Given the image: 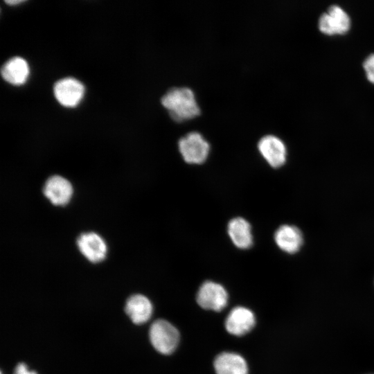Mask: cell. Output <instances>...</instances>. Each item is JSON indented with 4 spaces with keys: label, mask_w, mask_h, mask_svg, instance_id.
<instances>
[{
    "label": "cell",
    "mask_w": 374,
    "mask_h": 374,
    "mask_svg": "<svg viewBox=\"0 0 374 374\" xmlns=\"http://www.w3.org/2000/svg\"><path fill=\"white\" fill-rule=\"evenodd\" d=\"M196 300L198 305L204 309L220 311L227 304L228 294L222 285L213 281H206L199 288Z\"/></svg>",
    "instance_id": "obj_4"
},
{
    "label": "cell",
    "mask_w": 374,
    "mask_h": 374,
    "mask_svg": "<svg viewBox=\"0 0 374 374\" xmlns=\"http://www.w3.org/2000/svg\"><path fill=\"white\" fill-rule=\"evenodd\" d=\"M319 28L328 35L343 34L350 26V19L346 12L338 5H331L327 12L321 15L319 19Z\"/></svg>",
    "instance_id": "obj_6"
},
{
    "label": "cell",
    "mask_w": 374,
    "mask_h": 374,
    "mask_svg": "<svg viewBox=\"0 0 374 374\" xmlns=\"http://www.w3.org/2000/svg\"><path fill=\"white\" fill-rule=\"evenodd\" d=\"M24 1H21V0H12V1H5V2L6 3H8V5H12V6H15V4H19L21 3H23Z\"/></svg>",
    "instance_id": "obj_18"
},
{
    "label": "cell",
    "mask_w": 374,
    "mask_h": 374,
    "mask_svg": "<svg viewBox=\"0 0 374 374\" xmlns=\"http://www.w3.org/2000/svg\"><path fill=\"white\" fill-rule=\"evenodd\" d=\"M228 234L239 249H246L253 244V237L249 223L242 217H235L228 224Z\"/></svg>",
    "instance_id": "obj_15"
},
{
    "label": "cell",
    "mask_w": 374,
    "mask_h": 374,
    "mask_svg": "<svg viewBox=\"0 0 374 374\" xmlns=\"http://www.w3.org/2000/svg\"><path fill=\"white\" fill-rule=\"evenodd\" d=\"M14 374H37L35 371H29L24 363L19 364L15 370Z\"/></svg>",
    "instance_id": "obj_17"
},
{
    "label": "cell",
    "mask_w": 374,
    "mask_h": 374,
    "mask_svg": "<svg viewBox=\"0 0 374 374\" xmlns=\"http://www.w3.org/2000/svg\"><path fill=\"white\" fill-rule=\"evenodd\" d=\"M256 324L254 314L249 309L238 306L231 310L225 320L226 330L231 335L242 336Z\"/></svg>",
    "instance_id": "obj_8"
},
{
    "label": "cell",
    "mask_w": 374,
    "mask_h": 374,
    "mask_svg": "<svg viewBox=\"0 0 374 374\" xmlns=\"http://www.w3.org/2000/svg\"><path fill=\"white\" fill-rule=\"evenodd\" d=\"M363 67L368 80L374 83V53H371L366 57L363 62Z\"/></svg>",
    "instance_id": "obj_16"
},
{
    "label": "cell",
    "mask_w": 374,
    "mask_h": 374,
    "mask_svg": "<svg viewBox=\"0 0 374 374\" xmlns=\"http://www.w3.org/2000/svg\"><path fill=\"white\" fill-rule=\"evenodd\" d=\"M178 148L184 160L190 164L204 163L209 154L210 145L201 133L193 131L181 137Z\"/></svg>",
    "instance_id": "obj_3"
},
{
    "label": "cell",
    "mask_w": 374,
    "mask_h": 374,
    "mask_svg": "<svg viewBox=\"0 0 374 374\" xmlns=\"http://www.w3.org/2000/svg\"><path fill=\"white\" fill-rule=\"evenodd\" d=\"M274 240L283 251L293 254L298 252L303 243L302 232L293 225L283 224L274 233Z\"/></svg>",
    "instance_id": "obj_11"
},
{
    "label": "cell",
    "mask_w": 374,
    "mask_h": 374,
    "mask_svg": "<svg viewBox=\"0 0 374 374\" xmlns=\"http://www.w3.org/2000/svg\"><path fill=\"white\" fill-rule=\"evenodd\" d=\"M149 335L153 347L164 355L173 353L178 346L180 338L178 330L172 323L163 319H158L152 323Z\"/></svg>",
    "instance_id": "obj_2"
},
{
    "label": "cell",
    "mask_w": 374,
    "mask_h": 374,
    "mask_svg": "<svg viewBox=\"0 0 374 374\" xmlns=\"http://www.w3.org/2000/svg\"><path fill=\"white\" fill-rule=\"evenodd\" d=\"M81 253L91 262L103 260L107 253V246L103 239L93 232L81 234L77 241Z\"/></svg>",
    "instance_id": "obj_10"
},
{
    "label": "cell",
    "mask_w": 374,
    "mask_h": 374,
    "mask_svg": "<svg viewBox=\"0 0 374 374\" xmlns=\"http://www.w3.org/2000/svg\"><path fill=\"white\" fill-rule=\"evenodd\" d=\"M53 93L60 105L66 107H74L82 100L84 94V87L78 80L67 77L55 83Z\"/></svg>",
    "instance_id": "obj_5"
},
{
    "label": "cell",
    "mask_w": 374,
    "mask_h": 374,
    "mask_svg": "<svg viewBox=\"0 0 374 374\" xmlns=\"http://www.w3.org/2000/svg\"><path fill=\"white\" fill-rule=\"evenodd\" d=\"M1 374H2V373H1Z\"/></svg>",
    "instance_id": "obj_19"
},
{
    "label": "cell",
    "mask_w": 374,
    "mask_h": 374,
    "mask_svg": "<svg viewBox=\"0 0 374 374\" xmlns=\"http://www.w3.org/2000/svg\"><path fill=\"white\" fill-rule=\"evenodd\" d=\"M30 69L28 62L23 57L16 56L7 60L1 67L2 78L10 84L21 85L29 76Z\"/></svg>",
    "instance_id": "obj_12"
},
{
    "label": "cell",
    "mask_w": 374,
    "mask_h": 374,
    "mask_svg": "<svg viewBox=\"0 0 374 374\" xmlns=\"http://www.w3.org/2000/svg\"><path fill=\"white\" fill-rule=\"evenodd\" d=\"M150 301L142 294H135L128 299L125 312L133 323L142 324L147 322L152 314Z\"/></svg>",
    "instance_id": "obj_14"
},
{
    "label": "cell",
    "mask_w": 374,
    "mask_h": 374,
    "mask_svg": "<svg viewBox=\"0 0 374 374\" xmlns=\"http://www.w3.org/2000/svg\"><path fill=\"white\" fill-rule=\"evenodd\" d=\"M216 374H248V366L240 355L231 352L219 354L213 364Z\"/></svg>",
    "instance_id": "obj_13"
},
{
    "label": "cell",
    "mask_w": 374,
    "mask_h": 374,
    "mask_svg": "<svg viewBox=\"0 0 374 374\" xmlns=\"http://www.w3.org/2000/svg\"><path fill=\"white\" fill-rule=\"evenodd\" d=\"M161 103L175 122L193 119L201 112L194 91L187 87L170 88L161 97Z\"/></svg>",
    "instance_id": "obj_1"
},
{
    "label": "cell",
    "mask_w": 374,
    "mask_h": 374,
    "mask_svg": "<svg viewBox=\"0 0 374 374\" xmlns=\"http://www.w3.org/2000/svg\"><path fill=\"white\" fill-rule=\"evenodd\" d=\"M44 194L53 204L64 206L70 201L73 188L67 179L61 176L54 175L46 181Z\"/></svg>",
    "instance_id": "obj_9"
},
{
    "label": "cell",
    "mask_w": 374,
    "mask_h": 374,
    "mask_svg": "<svg viewBox=\"0 0 374 374\" xmlns=\"http://www.w3.org/2000/svg\"><path fill=\"white\" fill-rule=\"evenodd\" d=\"M258 149L265 160L273 168H279L286 161L287 148L283 141L273 134L260 138Z\"/></svg>",
    "instance_id": "obj_7"
}]
</instances>
